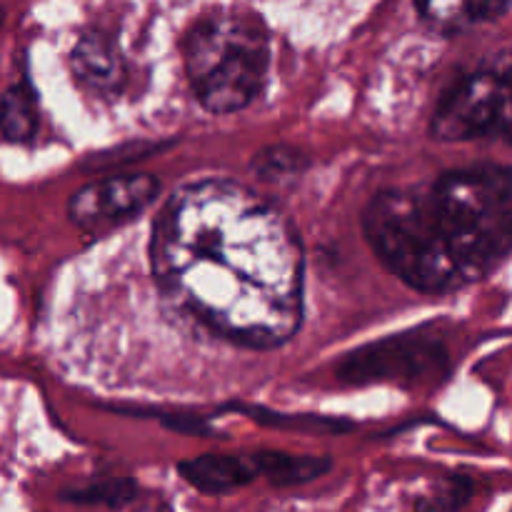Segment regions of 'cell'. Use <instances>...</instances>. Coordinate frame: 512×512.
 <instances>
[{"instance_id":"obj_1","label":"cell","mask_w":512,"mask_h":512,"mask_svg":"<svg viewBox=\"0 0 512 512\" xmlns=\"http://www.w3.org/2000/svg\"><path fill=\"white\" fill-rule=\"evenodd\" d=\"M160 295L243 348L285 345L303 325L305 253L293 220L235 180L175 190L150 235Z\"/></svg>"},{"instance_id":"obj_2","label":"cell","mask_w":512,"mask_h":512,"mask_svg":"<svg viewBox=\"0 0 512 512\" xmlns=\"http://www.w3.org/2000/svg\"><path fill=\"white\" fill-rule=\"evenodd\" d=\"M380 263L418 293H455L503 265L512 245V173L480 163L385 188L363 213Z\"/></svg>"},{"instance_id":"obj_3","label":"cell","mask_w":512,"mask_h":512,"mask_svg":"<svg viewBox=\"0 0 512 512\" xmlns=\"http://www.w3.org/2000/svg\"><path fill=\"white\" fill-rule=\"evenodd\" d=\"M270 70V30L255 10L215 8L185 35V73L213 115L240 113L260 98Z\"/></svg>"},{"instance_id":"obj_4","label":"cell","mask_w":512,"mask_h":512,"mask_svg":"<svg viewBox=\"0 0 512 512\" xmlns=\"http://www.w3.org/2000/svg\"><path fill=\"white\" fill-rule=\"evenodd\" d=\"M508 55L455 80L430 118V135L440 143H468L480 138H508L512 118Z\"/></svg>"},{"instance_id":"obj_5","label":"cell","mask_w":512,"mask_h":512,"mask_svg":"<svg viewBox=\"0 0 512 512\" xmlns=\"http://www.w3.org/2000/svg\"><path fill=\"white\" fill-rule=\"evenodd\" d=\"M453 370L450 350L428 328L403 330L353 350L335 365V378L345 385L398 383L403 388L438 385Z\"/></svg>"},{"instance_id":"obj_6","label":"cell","mask_w":512,"mask_h":512,"mask_svg":"<svg viewBox=\"0 0 512 512\" xmlns=\"http://www.w3.org/2000/svg\"><path fill=\"white\" fill-rule=\"evenodd\" d=\"M160 178L153 173L105 175L75 190L68 200V218L80 233L108 235L138 220L158 200Z\"/></svg>"},{"instance_id":"obj_7","label":"cell","mask_w":512,"mask_h":512,"mask_svg":"<svg viewBox=\"0 0 512 512\" xmlns=\"http://www.w3.org/2000/svg\"><path fill=\"white\" fill-rule=\"evenodd\" d=\"M70 70L78 85L95 98L115 100L130 83L128 60L118 35L103 28H88L70 50Z\"/></svg>"},{"instance_id":"obj_8","label":"cell","mask_w":512,"mask_h":512,"mask_svg":"<svg viewBox=\"0 0 512 512\" xmlns=\"http://www.w3.org/2000/svg\"><path fill=\"white\" fill-rule=\"evenodd\" d=\"M180 478L203 495H228L260 478L253 455L205 453L178 465Z\"/></svg>"},{"instance_id":"obj_9","label":"cell","mask_w":512,"mask_h":512,"mask_svg":"<svg viewBox=\"0 0 512 512\" xmlns=\"http://www.w3.org/2000/svg\"><path fill=\"white\" fill-rule=\"evenodd\" d=\"M418 13L428 28L443 35H460L478 25L500 20L510 0H415Z\"/></svg>"},{"instance_id":"obj_10","label":"cell","mask_w":512,"mask_h":512,"mask_svg":"<svg viewBox=\"0 0 512 512\" xmlns=\"http://www.w3.org/2000/svg\"><path fill=\"white\" fill-rule=\"evenodd\" d=\"M40 98L28 78H20L0 95V138L25 145L38 135Z\"/></svg>"},{"instance_id":"obj_11","label":"cell","mask_w":512,"mask_h":512,"mask_svg":"<svg viewBox=\"0 0 512 512\" xmlns=\"http://www.w3.org/2000/svg\"><path fill=\"white\" fill-rule=\"evenodd\" d=\"M250 455H253L258 475H263L275 488H298V485L313 483L333 468L328 458H318V455H290L283 450H258Z\"/></svg>"},{"instance_id":"obj_12","label":"cell","mask_w":512,"mask_h":512,"mask_svg":"<svg viewBox=\"0 0 512 512\" xmlns=\"http://www.w3.org/2000/svg\"><path fill=\"white\" fill-rule=\"evenodd\" d=\"M310 158L293 145H265L250 158V170L270 188L290 190L308 173Z\"/></svg>"},{"instance_id":"obj_13","label":"cell","mask_w":512,"mask_h":512,"mask_svg":"<svg viewBox=\"0 0 512 512\" xmlns=\"http://www.w3.org/2000/svg\"><path fill=\"white\" fill-rule=\"evenodd\" d=\"M140 485L133 478H103L85 485L63 488L58 498L63 503L78 505V508H130L140 498Z\"/></svg>"},{"instance_id":"obj_14","label":"cell","mask_w":512,"mask_h":512,"mask_svg":"<svg viewBox=\"0 0 512 512\" xmlns=\"http://www.w3.org/2000/svg\"><path fill=\"white\" fill-rule=\"evenodd\" d=\"M228 410H235V413L240 415H248L250 420L265 425V428L298 430V433L345 435L355 428L353 420H345V418H328V415H288V413H278V410L260 408V405L230 403Z\"/></svg>"},{"instance_id":"obj_15","label":"cell","mask_w":512,"mask_h":512,"mask_svg":"<svg viewBox=\"0 0 512 512\" xmlns=\"http://www.w3.org/2000/svg\"><path fill=\"white\" fill-rule=\"evenodd\" d=\"M473 483L463 475H453V478L445 480L438 488V493L430 495L428 500H418L415 508L420 510H458L463 505H468V500L473 498Z\"/></svg>"},{"instance_id":"obj_16","label":"cell","mask_w":512,"mask_h":512,"mask_svg":"<svg viewBox=\"0 0 512 512\" xmlns=\"http://www.w3.org/2000/svg\"><path fill=\"white\" fill-rule=\"evenodd\" d=\"M160 423L170 430H178V433L188 435H213V428L208 425V420H203L200 415H188V413H175V415H160Z\"/></svg>"}]
</instances>
